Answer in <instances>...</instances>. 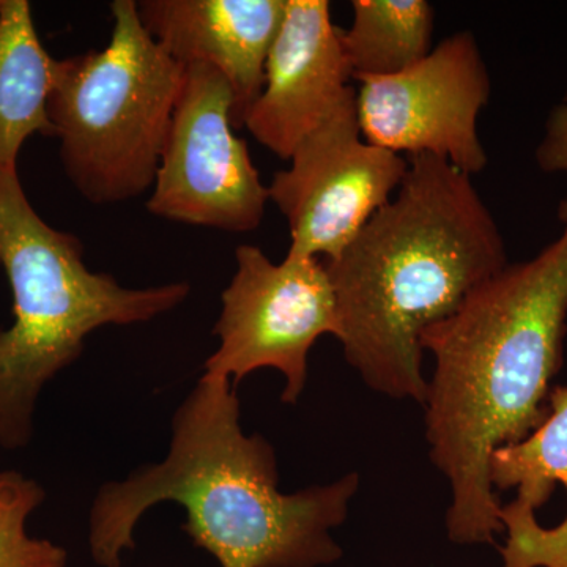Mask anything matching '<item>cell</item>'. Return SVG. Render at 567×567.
I'll return each mask as SVG.
<instances>
[{"label": "cell", "mask_w": 567, "mask_h": 567, "mask_svg": "<svg viewBox=\"0 0 567 567\" xmlns=\"http://www.w3.org/2000/svg\"><path fill=\"white\" fill-rule=\"evenodd\" d=\"M567 331V226L535 259L507 264L429 327L435 358L425 393V439L451 487L446 532L462 546L503 532L488 461L544 423Z\"/></svg>", "instance_id": "cell-1"}, {"label": "cell", "mask_w": 567, "mask_h": 567, "mask_svg": "<svg viewBox=\"0 0 567 567\" xmlns=\"http://www.w3.org/2000/svg\"><path fill=\"white\" fill-rule=\"evenodd\" d=\"M274 446L246 435L233 380L203 375L175 410L169 453L123 481L100 487L89 514V548L100 567H121L134 529L158 503L185 509L186 535L221 567H320L342 548L360 476L282 494Z\"/></svg>", "instance_id": "cell-2"}, {"label": "cell", "mask_w": 567, "mask_h": 567, "mask_svg": "<svg viewBox=\"0 0 567 567\" xmlns=\"http://www.w3.org/2000/svg\"><path fill=\"white\" fill-rule=\"evenodd\" d=\"M507 264L472 177L445 159L410 156L393 199L324 262L347 363L377 393L424 405V331Z\"/></svg>", "instance_id": "cell-3"}, {"label": "cell", "mask_w": 567, "mask_h": 567, "mask_svg": "<svg viewBox=\"0 0 567 567\" xmlns=\"http://www.w3.org/2000/svg\"><path fill=\"white\" fill-rule=\"evenodd\" d=\"M0 265L13 293V323L0 330V446L10 451L31 442L41 391L93 331L151 322L192 292L188 282L130 289L92 271L80 238L29 203L18 167L0 169Z\"/></svg>", "instance_id": "cell-4"}, {"label": "cell", "mask_w": 567, "mask_h": 567, "mask_svg": "<svg viewBox=\"0 0 567 567\" xmlns=\"http://www.w3.org/2000/svg\"><path fill=\"white\" fill-rule=\"evenodd\" d=\"M111 17L102 51L58 59L48 104L63 171L95 205L152 188L185 74L142 24L136 0H114Z\"/></svg>", "instance_id": "cell-5"}, {"label": "cell", "mask_w": 567, "mask_h": 567, "mask_svg": "<svg viewBox=\"0 0 567 567\" xmlns=\"http://www.w3.org/2000/svg\"><path fill=\"white\" fill-rule=\"evenodd\" d=\"M235 264L213 328L219 347L205 361L204 375L233 380L237 388L259 369H276L286 379L281 401L295 404L306 386L312 346L324 334H339L327 265L292 256L274 264L254 245L238 246Z\"/></svg>", "instance_id": "cell-6"}, {"label": "cell", "mask_w": 567, "mask_h": 567, "mask_svg": "<svg viewBox=\"0 0 567 567\" xmlns=\"http://www.w3.org/2000/svg\"><path fill=\"white\" fill-rule=\"evenodd\" d=\"M234 95L219 71L185 66L147 210L229 234L252 233L270 194L246 142L234 133Z\"/></svg>", "instance_id": "cell-7"}, {"label": "cell", "mask_w": 567, "mask_h": 567, "mask_svg": "<svg viewBox=\"0 0 567 567\" xmlns=\"http://www.w3.org/2000/svg\"><path fill=\"white\" fill-rule=\"evenodd\" d=\"M289 162L268 185L271 203L289 224L287 256L327 262L393 199L409 173V159L364 140L353 89Z\"/></svg>", "instance_id": "cell-8"}, {"label": "cell", "mask_w": 567, "mask_h": 567, "mask_svg": "<svg viewBox=\"0 0 567 567\" xmlns=\"http://www.w3.org/2000/svg\"><path fill=\"white\" fill-rule=\"evenodd\" d=\"M358 82V121L369 144L435 156L470 177L483 173L487 153L477 118L492 84L472 32L453 33L402 73Z\"/></svg>", "instance_id": "cell-9"}, {"label": "cell", "mask_w": 567, "mask_h": 567, "mask_svg": "<svg viewBox=\"0 0 567 567\" xmlns=\"http://www.w3.org/2000/svg\"><path fill=\"white\" fill-rule=\"evenodd\" d=\"M352 70L327 0H287L265 85L245 117L254 140L289 162L350 91Z\"/></svg>", "instance_id": "cell-10"}, {"label": "cell", "mask_w": 567, "mask_h": 567, "mask_svg": "<svg viewBox=\"0 0 567 567\" xmlns=\"http://www.w3.org/2000/svg\"><path fill=\"white\" fill-rule=\"evenodd\" d=\"M286 6L287 0H141L137 13L174 61L204 63L226 78L237 130L264 91L268 52Z\"/></svg>", "instance_id": "cell-11"}, {"label": "cell", "mask_w": 567, "mask_h": 567, "mask_svg": "<svg viewBox=\"0 0 567 567\" xmlns=\"http://www.w3.org/2000/svg\"><path fill=\"white\" fill-rule=\"evenodd\" d=\"M488 481L494 491H517L499 509L507 533L503 561L535 537L520 567H567V386L551 388L546 420L536 431L492 454Z\"/></svg>", "instance_id": "cell-12"}, {"label": "cell", "mask_w": 567, "mask_h": 567, "mask_svg": "<svg viewBox=\"0 0 567 567\" xmlns=\"http://www.w3.org/2000/svg\"><path fill=\"white\" fill-rule=\"evenodd\" d=\"M58 59L44 50L28 0H3L0 10V169L18 167L29 137H54L50 96Z\"/></svg>", "instance_id": "cell-13"}, {"label": "cell", "mask_w": 567, "mask_h": 567, "mask_svg": "<svg viewBox=\"0 0 567 567\" xmlns=\"http://www.w3.org/2000/svg\"><path fill=\"white\" fill-rule=\"evenodd\" d=\"M341 43L353 80L393 76L432 51L434 9L425 0H354Z\"/></svg>", "instance_id": "cell-14"}, {"label": "cell", "mask_w": 567, "mask_h": 567, "mask_svg": "<svg viewBox=\"0 0 567 567\" xmlns=\"http://www.w3.org/2000/svg\"><path fill=\"white\" fill-rule=\"evenodd\" d=\"M44 502L37 481L18 472H0V567H65V548L33 537L28 520Z\"/></svg>", "instance_id": "cell-15"}, {"label": "cell", "mask_w": 567, "mask_h": 567, "mask_svg": "<svg viewBox=\"0 0 567 567\" xmlns=\"http://www.w3.org/2000/svg\"><path fill=\"white\" fill-rule=\"evenodd\" d=\"M536 162L544 173H567V95L548 115ZM558 218L567 224V196L559 204Z\"/></svg>", "instance_id": "cell-16"}, {"label": "cell", "mask_w": 567, "mask_h": 567, "mask_svg": "<svg viewBox=\"0 0 567 567\" xmlns=\"http://www.w3.org/2000/svg\"><path fill=\"white\" fill-rule=\"evenodd\" d=\"M3 0H0V10H2Z\"/></svg>", "instance_id": "cell-17"}]
</instances>
